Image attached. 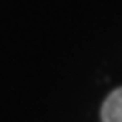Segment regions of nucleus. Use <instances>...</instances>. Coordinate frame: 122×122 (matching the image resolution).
<instances>
[{"label": "nucleus", "instance_id": "1", "mask_svg": "<svg viewBox=\"0 0 122 122\" xmlns=\"http://www.w3.org/2000/svg\"><path fill=\"white\" fill-rule=\"evenodd\" d=\"M102 122H122V88L111 92L101 110Z\"/></svg>", "mask_w": 122, "mask_h": 122}]
</instances>
